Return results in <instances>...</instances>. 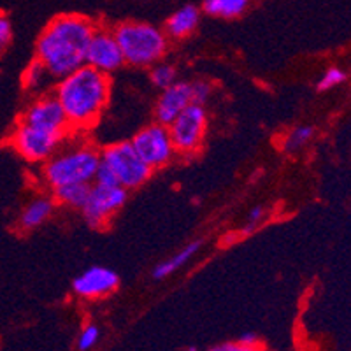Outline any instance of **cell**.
I'll list each match as a JSON object with an SVG mask.
<instances>
[{
    "label": "cell",
    "instance_id": "cell-21",
    "mask_svg": "<svg viewBox=\"0 0 351 351\" xmlns=\"http://www.w3.org/2000/svg\"><path fill=\"white\" fill-rule=\"evenodd\" d=\"M149 69H152L149 71V81H152L153 86L158 88L160 92L172 86L176 81H180L178 80V69H176V65L169 64V62L162 60Z\"/></svg>",
    "mask_w": 351,
    "mask_h": 351
},
{
    "label": "cell",
    "instance_id": "cell-12",
    "mask_svg": "<svg viewBox=\"0 0 351 351\" xmlns=\"http://www.w3.org/2000/svg\"><path fill=\"white\" fill-rule=\"evenodd\" d=\"M120 285V276L112 269L102 267V265H93V267L84 269L81 274H77L72 281V291L80 299L97 300L104 299L116 291Z\"/></svg>",
    "mask_w": 351,
    "mask_h": 351
},
{
    "label": "cell",
    "instance_id": "cell-10",
    "mask_svg": "<svg viewBox=\"0 0 351 351\" xmlns=\"http://www.w3.org/2000/svg\"><path fill=\"white\" fill-rule=\"evenodd\" d=\"M20 120L28 125H32V127L40 128V130L55 134V136L69 137L72 134L71 127H69L67 116H65L64 109L58 104V100H56V97L53 93L37 95L25 108Z\"/></svg>",
    "mask_w": 351,
    "mask_h": 351
},
{
    "label": "cell",
    "instance_id": "cell-8",
    "mask_svg": "<svg viewBox=\"0 0 351 351\" xmlns=\"http://www.w3.org/2000/svg\"><path fill=\"white\" fill-rule=\"evenodd\" d=\"M128 192L118 184L92 183L86 202L80 209L88 227L102 230L127 204Z\"/></svg>",
    "mask_w": 351,
    "mask_h": 351
},
{
    "label": "cell",
    "instance_id": "cell-5",
    "mask_svg": "<svg viewBox=\"0 0 351 351\" xmlns=\"http://www.w3.org/2000/svg\"><path fill=\"white\" fill-rule=\"evenodd\" d=\"M152 174L153 171L141 160L130 141H121L100 152L99 171L93 183L118 184L130 192L148 183Z\"/></svg>",
    "mask_w": 351,
    "mask_h": 351
},
{
    "label": "cell",
    "instance_id": "cell-26",
    "mask_svg": "<svg viewBox=\"0 0 351 351\" xmlns=\"http://www.w3.org/2000/svg\"><path fill=\"white\" fill-rule=\"evenodd\" d=\"M12 40V25L8 16L0 14V56L4 55L5 49L9 48V44Z\"/></svg>",
    "mask_w": 351,
    "mask_h": 351
},
{
    "label": "cell",
    "instance_id": "cell-9",
    "mask_svg": "<svg viewBox=\"0 0 351 351\" xmlns=\"http://www.w3.org/2000/svg\"><path fill=\"white\" fill-rule=\"evenodd\" d=\"M130 144L137 155L152 171L167 167L176 158V149L171 134L165 125L149 123L134 134Z\"/></svg>",
    "mask_w": 351,
    "mask_h": 351
},
{
    "label": "cell",
    "instance_id": "cell-22",
    "mask_svg": "<svg viewBox=\"0 0 351 351\" xmlns=\"http://www.w3.org/2000/svg\"><path fill=\"white\" fill-rule=\"evenodd\" d=\"M208 351H262V344L255 334H244L241 339L216 344Z\"/></svg>",
    "mask_w": 351,
    "mask_h": 351
},
{
    "label": "cell",
    "instance_id": "cell-19",
    "mask_svg": "<svg viewBox=\"0 0 351 351\" xmlns=\"http://www.w3.org/2000/svg\"><path fill=\"white\" fill-rule=\"evenodd\" d=\"M90 186L92 184H65V186L53 190L51 195L55 199L56 206H64L67 209H76V211H80L83 208V204L86 202Z\"/></svg>",
    "mask_w": 351,
    "mask_h": 351
},
{
    "label": "cell",
    "instance_id": "cell-4",
    "mask_svg": "<svg viewBox=\"0 0 351 351\" xmlns=\"http://www.w3.org/2000/svg\"><path fill=\"white\" fill-rule=\"evenodd\" d=\"M123 53L125 64L137 69H148L162 62L169 53L171 40L164 28L141 20H127L112 28Z\"/></svg>",
    "mask_w": 351,
    "mask_h": 351
},
{
    "label": "cell",
    "instance_id": "cell-16",
    "mask_svg": "<svg viewBox=\"0 0 351 351\" xmlns=\"http://www.w3.org/2000/svg\"><path fill=\"white\" fill-rule=\"evenodd\" d=\"M200 247H202V241L199 239L190 241L188 244H184L183 247H180V250L176 253H172L171 256L162 260V262L153 269V280H165V278L172 276L174 272L180 271V269H183L186 263L192 262L193 256L199 253Z\"/></svg>",
    "mask_w": 351,
    "mask_h": 351
},
{
    "label": "cell",
    "instance_id": "cell-20",
    "mask_svg": "<svg viewBox=\"0 0 351 351\" xmlns=\"http://www.w3.org/2000/svg\"><path fill=\"white\" fill-rule=\"evenodd\" d=\"M313 136H315V128L311 125H297L285 136L281 148L287 153H297L311 143Z\"/></svg>",
    "mask_w": 351,
    "mask_h": 351
},
{
    "label": "cell",
    "instance_id": "cell-2",
    "mask_svg": "<svg viewBox=\"0 0 351 351\" xmlns=\"http://www.w3.org/2000/svg\"><path fill=\"white\" fill-rule=\"evenodd\" d=\"M53 95L67 116L72 134L92 130L111 99V77L83 65L55 83Z\"/></svg>",
    "mask_w": 351,
    "mask_h": 351
},
{
    "label": "cell",
    "instance_id": "cell-14",
    "mask_svg": "<svg viewBox=\"0 0 351 351\" xmlns=\"http://www.w3.org/2000/svg\"><path fill=\"white\" fill-rule=\"evenodd\" d=\"M56 202L51 193H37L23 206L18 216V228L23 232L36 230L53 218Z\"/></svg>",
    "mask_w": 351,
    "mask_h": 351
},
{
    "label": "cell",
    "instance_id": "cell-24",
    "mask_svg": "<svg viewBox=\"0 0 351 351\" xmlns=\"http://www.w3.org/2000/svg\"><path fill=\"white\" fill-rule=\"evenodd\" d=\"M100 339V330L97 325L88 324L84 325L83 330L77 335V350L80 351H92Z\"/></svg>",
    "mask_w": 351,
    "mask_h": 351
},
{
    "label": "cell",
    "instance_id": "cell-3",
    "mask_svg": "<svg viewBox=\"0 0 351 351\" xmlns=\"http://www.w3.org/2000/svg\"><path fill=\"white\" fill-rule=\"evenodd\" d=\"M100 164V152L84 134H71L55 155L40 167V181L49 193L65 184H92Z\"/></svg>",
    "mask_w": 351,
    "mask_h": 351
},
{
    "label": "cell",
    "instance_id": "cell-11",
    "mask_svg": "<svg viewBox=\"0 0 351 351\" xmlns=\"http://www.w3.org/2000/svg\"><path fill=\"white\" fill-rule=\"evenodd\" d=\"M84 65L95 69L111 76L112 72L120 71L125 65L123 53L120 49V44L116 40L112 28L97 27L93 32L90 44L86 49V60Z\"/></svg>",
    "mask_w": 351,
    "mask_h": 351
},
{
    "label": "cell",
    "instance_id": "cell-25",
    "mask_svg": "<svg viewBox=\"0 0 351 351\" xmlns=\"http://www.w3.org/2000/svg\"><path fill=\"white\" fill-rule=\"evenodd\" d=\"M213 95V84L206 80L192 81V97L193 104L206 106Z\"/></svg>",
    "mask_w": 351,
    "mask_h": 351
},
{
    "label": "cell",
    "instance_id": "cell-1",
    "mask_svg": "<svg viewBox=\"0 0 351 351\" xmlns=\"http://www.w3.org/2000/svg\"><path fill=\"white\" fill-rule=\"evenodd\" d=\"M97 25L81 14H60L53 18L36 43V58L48 69L55 81L83 67L86 49Z\"/></svg>",
    "mask_w": 351,
    "mask_h": 351
},
{
    "label": "cell",
    "instance_id": "cell-15",
    "mask_svg": "<svg viewBox=\"0 0 351 351\" xmlns=\"http://www.w3.org/2000/svg\"><path fill=\"white\" fill-rule=\"evenodd\" d=\"M200 23V9L193 4L181 5L165 20L164 32L169 40L188 39Z\"/></svg>",
    "mask_w": 351,
    "mask_h": 351
},
{
    "label": "cell",
    "instance_id": "cell-6",
    "mask_svg": "<svg viewBox=\"0 0 351 351\" xmlns=\"http://www.w3.org/2000/svg\"><path fill=\"white\" fill-rule=\"evenodd\" d=\"M209 116L206 106L192 104L184 109L171 125L172 144H174L176 156L180 158H192L202 149L204 141L208 137Z\"/></svg>",
    "mask_w": 351,
    "mask_h": 351
},
{
    "label": "cell",
    "instance_id": "cell-17",
    "mask_svg": "<svg viewBox=\"0 0 351 351\" xmlns=\"http://www.w3.org/2000/svg\"><path fill=\"white\" fill-rule=\"evenodd\" d=\"M253 0H202V11L211 18L236 20L250 9Z\"/></svg>",
    "mask_w": 351,
    "mask_h": 351
},
{
    "label": "cell",
    "instance_id": "cell-27",
    "mask_svg": "<svg viewBox=\"0 0 351 351\" xmlns=\"http://www.w3.org/2000/svg\"><path fill=\"white\" fill-rule=\"evenodd\" d=\"M263 219H265V209L262 206H255V208L250 209L246 218V227H244V234H250L252 230H255Z\"/></svg>",
    "mask_w": 351,
    "mask_h": 351
},
{
    "label": "cell",
    "instance_id": "cell-7",
    "mask_svg": "<svg viewBox=\"0 0 351 351\" xmlns=\"http://www.w3.org/2000/svg\"><path fill=\"white\" fill-rule=\"evenodd\" d=\"M65 139L67 137L55 136L20 120L9 136V146L28 164L43 165L55 155Z\"/></svg>",
    "mask_w": 351,
    "mask_h": 351
},
{
    "label": "cell",
    "instance_id": "cell-13",
    "mask_svg": "<svg viewBox=\"0 0 351 351\" xmlns=\"http://www.w3.org/2000/svg\"><path fill=\"white\" fill-rule=\"evenodd\" d=\"M193 104L192 81H176L172 86L162 90L155 102V120L160 125H169L186 108Z\"/></svg>",
    "mask_w": 351,
    "mask_h": 351
},
{
    "label": "cell",
    "instance_id": "cell-23",
    "mask_svg": "<svg viewBox=\"0 0 351 351\" xmlns=\"http://www.w3.org/2000/svg\"><path fill=\"white\" fill-rule=\"evenodd\" d=\"M346 72L341 67H328L327 71L318 77V83H316V88L319 92H327V90H332V88L339 86L346 81Z\"/></svg>",
    "mask_w": 351,
    "mask_h": 351
},
{
    "label": "cell",
    "instance_id": "cell-18",
    "mask_svg": "<svg viewBox=\"0 0 351 351\" xmlns=\"http://www.w3.org/2000/svg\"><path fill=\"white\" fill-rule=\"evenodd\" d=\"M53 77L49 76L48 69L44 67L37 58H34L30 64L27 65V69L21 74V86L27 93H34V95H43V93H48L49 83H51Z\"/></svg>",
    "mask_w": 351,
    "mask_h": 351
}]
</instances>
